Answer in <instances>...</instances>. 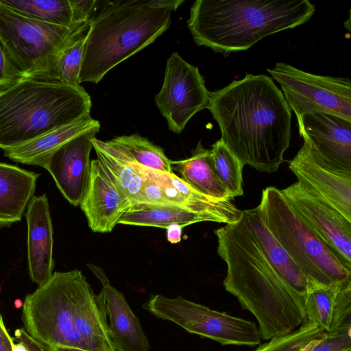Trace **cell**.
<instances>
[{"label":"cell","mask_w":351,"mask_h":351,"mask_svg":"<svg viewBox=\"0 0 351 351\" xmlns=\"http://www.w3.org/2000/svg\"><path fill=\"white\" fill-rule=\"evenodd\" d=\"M207 108L220 128V139L243 166L278 171L290 145L291 110L271 77L246 73L210 92Z\"/></svg>","instance_id":"cell-1"},{"label":"cell","mask_w":351,"mask_h":351,"mask_svg":"<svg viewBox=\"0 0 351 351\" xmlns=\"http://www.w3.org/2000/svg\"><path fill=\"white\" fill-rule=\"evenodd\" d=\"M214 232L217 254L227 266L223 287L255 317L261 338L269 340L289 334L307 321L306 297L295 292L271 267L241 217Z\"/></svg>","instance_id":"cell-2"},{"label":"cell","mask_w":351,"mask_h":351,"mask_svg":"<svg viewBox=\"0 0 351 351\" xmlns=\"http://www.w3.org/2000/svg\"><path fill=\"white\" fill-rule=\"evenodd\" d=\"M183 0L97 1L86 34L80 83L97 84L112 69L152 44Z\"/></svg>","instance_id":"cell-3"},{"label":"cell","mask_w":351,"mask_h":351,"mask_svg":"<svg viewBox=\"0 0 351 351\" xmlns=\"http://www.w3.org/2000/svg\"><path fill=\"white\" fill-rule=\"evenodd\" d=\"M315 11L308 0H197L188 27L197 45L228 54L303 25Z\"/></svg>","instance_id":"cell-4"},{"label":"cell","mask_w":351,"mask_h":351,"mask_svg":"<svg viewBox=\"0 0 351 351\" xmlns=\"http://www.w3.org/2000/svg\"><path fill=\"white\" fill-rule=\"evenodd\" d=\"M90 95L81 86L23 77L0 90V148L28 143L89 115Z\"/></svg>","instance_id":"cell-5"},{"label":"cell","mask_w":351,"mask_h":351,"mask_svg":"<svg viewBox=\"0 0 351 351\" xmlns=\"http://www.w3.org/2000/svg\"><path fill=\"white\" fill-rule=\"evenodd\" d=\"M256 208L265 227L307 278L311 289L351 280V267L303 221L280 189H263Z\"/></svg>","instance_id":"cell-6"},{"label":"cell","mask_w":351,"mask_h":351,"mask_svg":"<svg viewBox=\"0 0 351 351\" xmlns=\"http://www.w3.org/2000/svg\"><path fill=\"white\" fill-rule=\"evenodd\" d=\"M84 279L77 269L56 271L34 292L27 295L22 319L27 334L51 347L86 350L74 325L76 298Z\"/></svg>","instance_id":"cell-7"},{"label":"cell","mask_w":351,"mask_h":351,"mask_svg":"<svg viewBox=\"0 0 351 351\" xmlns=\"http://www.w3.org/2000/svg\"><path fill=\"white\" fill-rule=\"evenodd\" d=\"M90 21L65 27L30 19L0 4V44L24 77L51 80L61 49Z\"/></svg>","instance_id":"cell-8"},{"label":"cell","mask_w":351,"mask_h":351,"mask_svg":"<svg viewBox=\"0 0 351 351\" xmlns=\"http://www.w3.org/2000/svg\"><path fill=\"white\" fill-rule=\"evenodd\" d=\"M143 308L158 318L222 345L252 347L261 343V337L254 322L210 309L180 295L174 298L152 295Z\"/></svg>","instance_id":"cell-9"},{"label":"cell","mask_w":351,"mask_h":351,"mask_svg":"<svg viewBox=\"0 0 351 351\" xmlns=\"http://www.w3.org/2000/svg\"><path fill=\"white\" fill-rule=\"evenodd\" d=\"M267 71L280 85L297 119L304 114H330L351 122L349 78L312 74L287 63L278 62Z\"/></svg>","instance_id":"cell-10"},{"label":"cell","mask_w":351,"mask_h":351,"mask_svg":"<svg viewBox=\"0 0 351 351\" xmlns=\"http://www.w3.org/2000/svg\"><path fill=\"white\" fill-rule=\"evenodd\" d=\"M209 98L210 92L198 68L173 52L167 61L162 88L155 96L169 129L181 133L195 114L207 108Z\"/></svg>","instance_id":"cell-11"},{"label":"cell","mask_w":351,"mask_h":351,"mask_svg":"<svg viewBox=\"0 0 351 351\" xmlns=\"http://www.w3.org/2000/svg\"><path fill=\"white\" fill-rule=\"evenodd\" d=\"M297 120L300 135L315 157L330 169L351 175V122L320 112Z\"/></svg>","instance_id":"cell-12"},{"label":"cell","mask_w":351,"mask_h":351,"mask_svg":"<svg viewBox=\"0 0 351 351\" xmlns=\"http://www.w3.org/2000/svg\"><path fill=\"white\" fill-rule=\"evenodd\" d=\"M99 128L95 126L68 141L40 165L49 172L62 195L75 206H80L87 189L93 140Z\"/></svg>","instance_id":"cell-13"},{"label":"cell","mask_w":351,"mask_h":351,"mask_svg":"<svg viewBox=\"0 0 351 351\" xmlns=\"http://www.w3.org/2000/svg\"><path fill=\"white\" fill-rule=\"evenodd\" d=\"M280 191L303 221L351 267V221L297 182Z\"/></svg>","instance_id":"cell-14"},{"label":"cell","mask_w":351,"mask_h":351,"mask_svg":"<svg viewBox=\"0 0 351 351\" xmlns=\"http://www.w3.org/2000/svg\"><path fill=\"white\" fill-rule=\"evenodd\" d=\"M289 167L302 189L351 221V175L326 167L304 143Z\"/></svg>","instance_id":"cell-15"},{"label":"cell","mask_w":351,"mask_h":351,"mask_svg":"<svg viewBox=\"0 0 351 351\" xmlns=\"http://www.w3.org/2000/svg\"><path fill=\"white\" fill-rule=\"evenodd\" d=\"M97 159L90 162V173L85 195L80 204L90 230L110 232L132 206Z\"/></svg>","instance_id":"cell-16"},{"label":"cell","mask_w":351,"mask_h":351,"mask_svg":"<svg viewBox=\"0 0 351 351\" xmlns=\"http://www.w3.org/2000/svg\"><path fill=\"white\" fill-rule=\"evenodd\" d=\"M25 217L27 224V262L31 280L40 286L52 276L53 226L45 194L33 196Z\"/></svg>","instance_id":"cell-17"},{"label":"cell","mask_w":351,"mask_h":351,"mask_svg":"<svg viewBox=\"0 0 351 351\" xmlns=\"http://www.w3.org/2000/svg\"><path fill=\"white\" fill-rule=\"evenodd\" d=\"M88 268L102 285L108 329L117 351H149L150 345L140 321L131 310L125 296L112 286L104 271L92 264Z\"/></svg>","instance_id":"cell-18"},{"label":"cell","mask_w":351,"mask_h":351,"mask_svg":"<svg viewBox=\"0 0 351 351\" xmlns=\"http://www.w3.org/2000/svg\"><path fill=\"white\" fill-rule=\"evenodd\" d=\"M143 168L160 186L169 205L208 215L216 223L229 224L240 220L242 210L232 200H219L206 196L194 189L174 173Z\"/></svg>","instance_id":"cell-19"},{"label":"cell","mask_w":351,"mask_h":351,"mask_svg":"<svg viewBox=\"0 0 351 351\" xmlns=\"http://www.w3.org/2000/svg\"><path fill=\"white\" fill-rule=\"evenodd\" d=\"M305 311L307 320L326 332L351 322V280L309 289Z\"/></svg>","instance_id":"cell-20"},{"label":"cell","mask_w":351,"mask_h":351,"mask_svg":"<svg viewBox=\"0 0 351 351\" xmlns=\"http://www.w3.org/2000/svg\"><path fill=\"white\" fill-rule=\"evenodd\" d=\"M241 219L255 243L279 276L298 293L306 295L309 282L264 225L257 208L242 210Z\"/></svg>","instance_id":"cell-21"},{"label":"cell","mask_w":351,"mask_h":351,"mask_svg":"<svg viewBox=\"0 0 351 351\" xmlns=\"http://www.w3.org/2000/svg\"><path fill=\"white\" fill-rule=\"evenodd\" d=\"M39 174L0 162V226L19 221L34 193Z\"/></svg>","instance_id":"cell-22"},{"label":"cell","mask_w":351,"mask_h":351,"mask_svg":"<svg viewBox=\"0 0 351 351\" xmlns=\"http://www.w3.org/2000/svg\"><path fill=\"white\" fill-rule=\"evenodd\" d=\"M97 125H100L99 122L89 114L28 143L4 149V155L16 162L40 166L43 160L58 147L78 134Z\"/></svg>","instance_id":"cell-23"},{"label":"cell","mask_w":351,"mask_h":351,"mask_svg":"<svg viewBox=\"0 0 351 351\" xmlns=\"http://www.w3.org/2000/svg\"><path fill=\"white\" fill-rule=\"evenodd\" d=\"M93 145L104 170L132 204L138 203L145 180L143 173L134 162L106 141L95 138Z\"/></svg>","instance_id":"cell-24"},{"label":"cell","mask_w":351,"mask_h":351,"mask_svg":"<svg viewBox=\"0 0 351 351\" xmlns=\"http://www.w3.org/2000/svg\"><path fill=\"white\" fill-rule=\"evenodd\" d=\"M191 156L172 162V170L178 171L182 179L198 192L219 200H232L218 180L215 171L210 149L199 141Z\"/></svg>","instance_id":"cell-25"},{"label":"cell","mask_w":351,"mask_h":351,"mask_svg":"<svg viewBox=\"0 0 351 351\" xmlns=\"http://www.w3.org/2000/svg\"><path fill=\"white\" fill-rule=\"evenodd\" d=\"M204 221L215 222V219L208 215L177 206L136 203L132 204L122 215L118 224L167 229L173 223L184 228L193 223Z\"/></svg>","instance_id":"cell-26"},{"label":"cell","mask_w":351,"mask_h":351,"mask_svg":"<svg viewBox=\"0 0 351 351\" xmlns=\"http://www.w3.org/2000/svg\"><path fill=\"white\" fill-rule=\"evenodd\" d=\"M0 4L30 19L71 27L80 23L72 0H0Z\"/></svg>","instance_id":"cell-27"},{"label":"cell","mask_w":351,"mask_h":351,"mask_svg":"<svg viewBox=\"0 0 351 351\" xmlns=\"http://www.w3.org/2000/svg\"><path fill=\"white\" fill-rule=\"evenodd\" d=\"M106 143L138 165L173 173L171 168L173 161L166 156L163 149L138 134L117 136Z\"/></svg>","instance_id":"cell-28"},{"label":"cell","mask_w":351,"mask_h":351,"mask_svg":"<svg viewBox=\"0 0 351 351\" xmlns=\"http://www.w3.org/2000/svg\"><path fill=\"white\" fill-rule=\"evenodd\" d=\"M89 25L77 32L59 53L51 81L78 86L86 37Z\"/></svg>","instance_id":"cell-29"},{"label":"cell","mask_w":351,"mask_h":351,"mask_svg":"<svg viewBox=\"0 0 351 351\" xmlns=\"http://www.w3.org/2000/svg\"><path fill=\"white\" fill-rule=\"evenodd\" d=\"M210 154L218 180L230 199L242 196L243 164L221 139L212 145Z\"/></svg>","instance_id":"cell-30"},{"label":"cell","mask_w":351,"mask_h":351,"mask_svg":"<svg viewBox=\"0 0 351 351\" xmlns=\"http://www.w3.org/2000/svg\"><path fill=\"white\" fill-rule=\"evenodd\" d=\"M323 332L320 328L307 320L291 332L272 338L254 351H306Z\"/></svg>","instance_id":"cell-31"},{"label":"cell","mask_w":351,"mask_h":351,"mask_svg":"<svg viewBox=\"0 0 351 351\" xmlns=\"http://www.w3.org/2000/svg\"><path fill=\"white\" fill-rule=\"evenodd\" d=\"M351 350V322L331 332H324L306 351H346Z\"/></svg>","instance_id":"cell-32"},{"label":"cell","mask_w":351,"mask_h":351,"mask_svg":"<svg viewBox=\"0 0 351 351\" xmlns=\"http://www.w3.org/2000/svg\"><path fill=\"white\" fill-rule=\"evenodd\" d=\"M23 77L0 44V90L7 88Z\"/></svg>","instance_id":"cell-33"},{"label":"cell","mask_w":351,"mask_h":351,"mask_svg":"<svg viewBox=\"0 0 351 351\" xmlns=\"http://www.w3.org/2000/svg\"><path fill=\"white\" fill-rule=\"evenodd\" d=\"M14 340L22 343L30 351H53V348L29 336L24 328L14 331Z\"/></svg>","instance_id":"cell-34"},{"label":"cell","mask_w":351,"mask_h":351,"mask_svg":"<svg viewBox=\"0 0 351 351\" xmlns=\"http://www.w3.org/2000/svg\"><path fill=\"white\" fill-rule=\"evenodd\" d=\"M12 339L8 332L0 313V351H12L11 341Z\"/></svg>","instance_id":"cell-35"},{"label":"cell","mask_w":351,"mask_h":351,"mask_svg":"<svg viewBox=\"0 0 351 351\" xmlns=\"http://www.w3.org/2000/svg\"><path fill=\"white\" fill-rule=\"evenodd\" d=\"M182 227L177 223L170 225L167 230V239L172 244L178 243L181 241Z\"/></svg>","instance_id":"cell-36"},{"label":"cell","mask_w":351,"mask_h":351,"mask_svg":"<svg viewBox=\"0 0 351 351\" xmlns=\"http://www.w3.org/2000/svg\"><path fill=\"white\" fill-rule=\"evenodd\" d=\"M14 338L11 341V349L12 351H30L26 346L22 343L17 341L14 343Z\"/></svg>","instance_id":"cell-37"},{"label":"cell","mask_w":351,"mask_h":351,"mask_svg":"<svg viewBox=\"0 0 351 351\" xmlns=\"http://www.w3.org/2000/svg\"><path fill=\"white\" fill-rule=\"evenodd\" d=\"M53 351H89L87 350L71 347V346H54L51 347Z\"/></svg>","instance_id":"cell-38"},{"label":"cell","mask_w":351,"mask_h":351,"mask_svg":"<svg viewBox=\"0 0 351 351\" xmlns=\"http://www.w3.org/2000/svg\"><path fill=\"white\" fill-rule=\"evenodd\" d=\"M14 304L16 308H20L23 306V302L20 299H16Z\"/></svg>","instance_id":"cell-39"},{"label":"cell","mask_w":351,"mask_h":351,"mask_svg":"<svg viewBox=\"0 0 351 351\" xmlns=\"http://www.w3.org/2000/svg\"><path fill=\"white\" fill-rule=\"evenodd\" d=\"M346 351H351V350H346Z\"/></svg>","instance_id":"cell-40"},{"label":"cell","mask_w":351,"mask_h":351,"mask_svg":"<svg viewBox=\"0 0 351 351\" xmlns=\"http://www.w3.org/2000/svg\"><path fill=\"white\" fill-rule=\"evenodd\" d=\"M0 292H1V287H0Z\"/></svg>","instance_id":"cell-41"}]
</instances>
